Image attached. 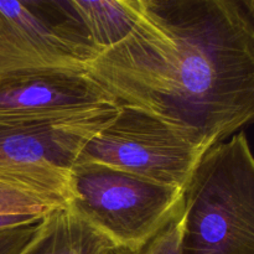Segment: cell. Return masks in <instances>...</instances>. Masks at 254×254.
Wrapping results in <instances>:
<instances>
[{
  "label": "cell",
  "mask_w": 254,
  "mask_h": 254,
  "mask_svg": "<svg viewBox=\"0 0 254 254\" xmlns=\"http://www.w3.org/2000/svg\"><path fill=\"white\" fill-rule=\"evenodd\" d=\"M87 73L205 150L254 123V24L235 0H153Z\"/></svg>",
  "instance_id": "6da1fadb"
},
{
  "label": "cell",
  "mask_w": 254,
  "mask_h": 254,
  "mask_svg": "<svg viewBox=\"0 0 254 254\" xmlns=\"http://www.w3.org/2000/svg\"><path fill=\"white\" fill-rule=\"evenodd\" d=\"M181 254H254V154L243 131L208 149L184 189Z\"/></svg>",
  "instance_id": "7a4b0ae2"
},
{
  "label": "cell",
  "mask_w": 254,
  "mask_h": 254,
  "mask_svg": "<svg viewBox=\"0 0 254 254\" xmlns=\"http://www.w3.org/2000/svg\"><path fill=\"white\" fill-rule=\"evenodd\" d=\"M184 190L99 164H74L67 210L114 247L138 251L183 211Z\"/></svg>",
  "instance_id": "3957f363"
},
{
  "label": "cell",
  "mask_w": 254,
  "mask_h": 254,
  "mask_svg": "<svg viewBox=\"0 0 254 254\" xmlns=\"http://www.w3.org/2000/svg\"><path fill=\"white\" fill-rule=\"evenodd\" d=\"M118 111L119 104H113L77 118L0 124V181L66 208L79 151Z\"/></svg>",
  "instance_id": "277c9868"
},
{
  "label": "cell",
  "mask_w": 254,
  "mask_h": 254,
  "mask_svg": "<svg viewBox=\"0 0 254 254\" xmlns=\"http://www.w3.org/2000/svg\"><path fill=\"white\" fill-rule=\"evenodd\" d=\"M206 151L161 119L119 106L113 121L84 144L76 164H99L184 190Z\"/></svg>",
  "instance_id": "5b68a950"
},
{
  "label": "cell",
  "mask_w": 254,
  "mask_h": 254,
  "mask_svg": "<svg viewBox=\"0 0 254 254\" xmlns=\"http://www.w3.org/2000/svg\"><path fill=\"white\" fill-rule=\"evenodd\" d=\"M118 104L87 72H27L0 76V124L87 116Z\"/></svg>",
  "instance_id": "8992f818"
},
{
  "label": "cell",
  "mask_w": 254,
  "mask_h": 254,
  "mask_svg": "<svg viewBox=\"0 0 254 254\" xmlns=\"http://www.w3.org/2000/svg\"><path fill=\"white\" fill-rule=\"evenodd\" d=\"M98 54L50 29L17 0H0V76L27 72H87Z\"/></svg>",
  "instance_id": "52a82bcc"
},
{
  "label": "cell",
  "mask_w": 254,
  "mask_h": 254,
  "mask_svg": "<svg viewBox=\"0 0 254 254\" xmlns=\"http://www.w3.org/2000/svg\"><path fill=\"white\" fill-rule=\"evenodd\" d=\"M114 246L67 208L47 213L35 240L21 254H106Z\"/></svg>",
  "instance_id": "ba28073f"
},
{
  "label": "cell",
  "mask_w": 254,
  "mask_h": 254,
  "mask_svg": "<svg viewBox=\"0 0 254 254\" xmlns=\"http://www.w3.org/2000/svg\"><path fill=\"white\" fill-rule=\"evenodd\" d=\"M83 17L97 51L123 41L143 20L145 9L136 0H72Z\"/></svg>",
  "instance_id": "9c48e42d"
},
{
  "label": "cell",
  "mask_w": 254,
  "mask_h": 254,
  "mask_svg": "<svg viewBox=\"0 0 254 254\" xmlns=\"http://www.w3.org/2000/svg\"><path fill=\"white\" fill-rule=\"evenodd\" d=\"M59 206L20 186L0 181V215L45 216Z\"/></svg>",
  "instance_id": "30bf717a"
},
{
  "label": "cell",
  "mask_w": 254,
  "mask_h": 254,
  "mask_svg": "<svg viewBox=\"0 0 254 254\" xmlns=\"http://www.w3.org/2000/svg\"><path fill=\"white\" fill-rule=\"evenodd\" d=\"M183 211L159 235L138 251L113 247L106 254H181Z\"/></svg>",
  "instance_id": "8fae6325"
},
{
  "label": "cell",
  "mask_w": 254,
  "mask_h": 254,
  "mask_svg": "<svg viewBox=\"0 0 254 254\" xmlns=\"http://www.w3.org/2000/svg\"><path fill=\"white\" fill-rule=\"evenodd\" d=\"M44 218L31 225L0 231V254H21L24 252L41 230Z\"/></svg>",
  "instance_id": "7c38bea8"
},
{
  "label": "cell",
  "mask_w": 254,
  "mask_h": 254,
  "mask_svg": "<svg viewBox=\"0 0 254 254\" xmlns=\"http://www.w3.org/2000/svg\"><path fill=\"white\" fill-rule=\"evenodd\" d=\"M45 216L0 215V231L20 227V226H25V225H31V223H35L37 222V221L42 220Z\"/></svg>",
  "instance_id": "4fadbf2b"
},
{
  "label": "cell",
  "mask_w": 254,
  "mask_h": 254,
  "mask_svg": "<svg viewBox=\"0 0 254 254\" xmlns=\"http://www.w3.org/2000/svg\"><path fill=\"white\" fill-rule=\"evenodd\" d=\"M254 24V0H235Z\"/></svg>",
  "instance_id": "5bb4252c"
},
{
  "label": "cell",
  "mask_w": 254,
  "mask_h": 254,
  "mask_svg": "<svg viewBox=\"0 0 254 254\" xmlns=\"http://www.w3.org/2000/svg\"><path fill=\"white\" fill-rule=\"evenodd\" d=\"M136 1H139L144 6V5L148 4V2H150V1H153V0H136Z\"/></svg>",
  "instance_id": "9a60e30c"
}]
</instances>
